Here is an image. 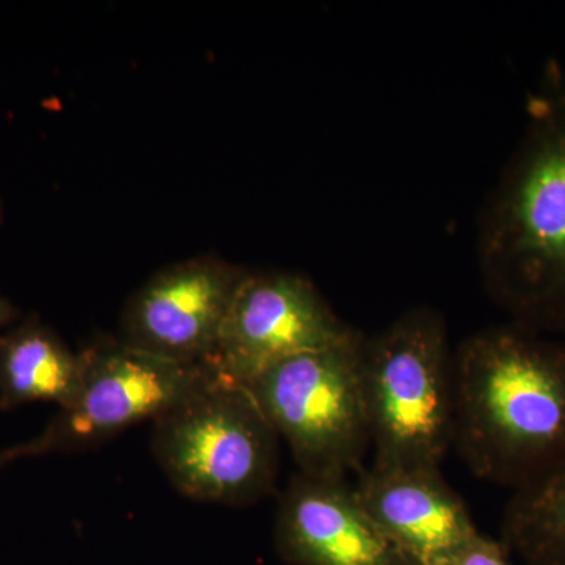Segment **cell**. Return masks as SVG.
<instances>
[{
  "instance_id": "52a82bcc",
  "label": "cell",
  "mask_w": 565,
  "mask_h": 565,
  "mask_svg": "<svg viewBox=\"0 0 565 565\" xmlns=\"http://www.w3.org/2000/svg\"><path fill=\"white\" fill-rule=\"evenodd\" d=\"M362 334L334 313L303 275L250 270L210 364L222 377L247 385L281 360L352 343Z\"/></svg>"
},
{
  "instance_id": "5b68a950",
  "label": "cell",
  "mask_w": 565,
  "mask_h": 565,
  "mask_svg": "<svg viewBox=\"0 0 565 565\" xmlns=\"http://www.w3.org/2000/svg\"><path fill=\"white\" fill-rule=\"evenodd\" d=\"M299 353L264 370L247 384L299 473L348 479L360 473L371 449L360 345Z\"/></svg>"
},
{
  "instance_id": "9c48e42d",
  "label": "cell",
  "mask_w": 565,
  "mask_h": 565,
  "mask_svg": "<svg viewBox=\"0 0 565 565\" xmlns=\"http://www.w3.org/2000/svg\"><path fill=\"white\" fill-rule=\"evenodd\" d=\"M274 544L288 565H422L374 522L348 479L294 475L278 494Z\"/></svg>"
},
{
  "instance_id": "7c38bea8",
  "label": "cell",
  "mask_w": 565,
  "mask_h": 565,
  "mask_svg": "<svg viewBox=\"0 0 565 565\" xmlns=\"http://www.w3.org/2000/svg\"><path fill=\"white\" fill-rule=\"evenodd\" d=\"M500 541L523 565H565V470L512 493Z\"/></svg>"
},
{
  "instance_id": "8992f818",
  "label": "cell",
  "mask_w": 565,
  "mask_h": 565,
  "mask_svg": "<svg viewBox=\"0 0 565 565\" xmlns=\"http://www.w3.org/2000/svg\"><path fill=\"white\" fill-rule=\"evenodd\" d=\"M81 353V382L43 433L24 441L25 459L76 452L154 422L212 373L211 364H181L99 337Z\"/></svg>"
},
{
  "instance_id": "277c9868",
  "label": "cell",
  "mask_w": 565,
  "mask_h": 565,
  "mask_svg": "<svg viewBox=\"0 0 565 565\" xmlns=\"http://www.w3.org/2000/svg\"><path fill=\"white\" fill-rule=\"evenodd\" d=\"M151 452L189 500L247 508L277 492L280 437L250 390L215 370L152 422Z\"/></svg>"
},
{
  "instance_id": "ba28073f",
  "label": "cell",
  "mask_w": 565,
  "mask_h": 565,
  "mask_svg": "<svg viewBox=\"0 0 565 565\" xmlns=\"http://www.w3.org/2000/svg\"><path fill=\"white\" fill-rule=\"evenodd\" d=\"M248 273L212 253L163 267L129 297L118 340L169 362L210 364Z\"/></svg>"
},
{
  "instance_id": "4fadbf2b",
  "label": "cell",
  "mask_w": 565,
  "mask_h": 565,
  "mask_svg": "<svg viewBox=\"0 0 565 565\" xmlns=\"http://www.w3.org/2000/svg\"><path fill=\"white\" fill-rule=\"evenodd\" d=\"M511 556L503 542L479 533L444 565H514Z\"/></svg>"
},
{
  "instance_id": "6da1fadb",
  "label": "cell",
  "mask_w": 565,
  "mask_h": 565,
  "mask_svg": "<svg viewBox=\"0 0 565 565\" xmlns=\"http://www.w3.org/2000/svg\"><path fill=\"white\" fill-rule=\"evenodd\" d=\"M489 299L508 321L565 340V68L546 62L525 131L487 196L476 241Z\"/></svg>"
},
{
  "instance_id": "2e32d148",
  "label": "cell",
  "mask_w": 565,
  "mask_h": 565,
  "mask_svg": "<svg viewBox=\"0 0 565 565\" xmlns=\"http://www.w3.org/2000/svg\"><path fill=\"white\" fill-rule=\"evenodd\" d=\"M3 221H6V206H3V200L0 196V226H2Z\"/></svg>"
},
{
  "instance_id": "9a60e30c",
  "label": "cell",
  "mask_w": 565,
  "mask_h": 565,
  "mask_svg": "<svg viewBox=\"0 0 565 565\" xmlns=\"http://www.w3.org/2000/svg\"><path fill=\"white\" fill-rule=\"evenodd\" d=\"M25 459L24 446L22 444L0 449V471L17 460Z\"/></svg>"
},
{
  "instance_id": "30bf717a",
  "label": "cell",
  "mask_w": 565,
  "mask_h": 565,
  "mask_svg": "<svg viewBox=\"0 0 565 565\" xmlns=\"http://www.w3.org/2000/svg\"><path fill=\"white\" fill-rule=\"evenodd\" d=\"M352 487L374 522L418 564L444 565L479 534L441 468L371 465Z\"/></svg>"
},
{
  "instance_id": "7a4b0ae2",
  "label": "cell",
  "mask_w": 565,
  "mask_h": 565,
  "mask_svg": "<svg viewBox=\"0 0 565 565\" xmlns=\"http://www.w3.org/2000/svg\"><path fill=\"white\" fill-rule=\"evenodd\" d=\"M451 449L512 493L565 470V340L515 322L455 348Z\"/></svg>"
},
{
  "instance_id": "8fae6325",
  "label": "cell",
  "mask_w": 565,
  "mask_h": 565,
  "mask_svg": "<svg viewBox=\"0 0 565 565\" xmlns=\"http://www.w3.org/2000/svg\"><path fill=\"white\" fill-rule=\"evenodd\" d=\"M81 353L40 316L20 319L0 338V411L73 399L81 382Z\"/></svg>"
},
{
  "instance_id": "3957f363",
  "label": "cell",
  "mask_w": 565,
  "mask_h": 565,
  "mask_svg": "<svg viewBox=\"0 0 565 565\" xmlns=\"http://www.w3.org/2000/svg\"><path fill=\"white\" fill-rule=\"evenodd\" d=\"M360 371L373 465L441 468L455 423V348L444 315L414 307L364 334Z\"/></svg>"
},
{
  "instance_id": "5bb4252c",
  "label": "cell",
  "mask_w": 565,
  "mask_h": 565,
  "mask_svg": "<svg viewBox=\"0 0 565 565\" xmlns=\"http://www.w3.org/2000/svg\"><path fill=\"white\" fill-rule=\"evenodd\" d=\"M21 319L20 310L0 292V338Z\"/></svg>"
}]
</instances>
